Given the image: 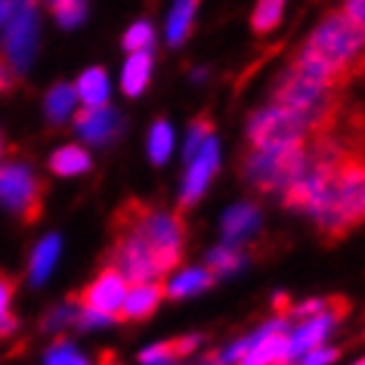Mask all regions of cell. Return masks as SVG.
<instances>
[{
	"instance_id": "cell-17",
	"label": "cell",
	"mask_w": 365,
	"mask_h": 365,
	"mask_svg": "<svg viewBox=\"0 0 365 365\" xmlns=\"http://www.w3.org/2000/svg\"><path fill=\"white\" fill-rule=\"evenodd\" d=\"M254 226H257V211H254L251 205H239V207H232V211L226 214L223 235H226V242H239L254 230Z\"/></svg>"
},
{
	"instance_id": "cell-16",
	"label": "cell",
	"mask_w": 365,
	"mask_h": 365,
	"mask_svg": "<svg viewBox=\"0 0 365 365\" xmlns=\"http://www.w3.org/2000/svg\"><path fill=\"white\" fill-rule=\"evenodd\" d=\"M78 99H84L87 106H103L108 99V78L103 68H87L84 75H81L78 87H75Z\"/></svg>"
},
{
	"instance_id": "cell-11",
	"label": "cell",
	"mask_w": 365,
	"mask_h": 365,
	"mask_svg": "<svg viewBox=\"0 0 365 365\" xmlns=\"http://www.w3.org/2000/svg\"><path fill=\"white\" fill-rule=\"evenodd\" d=\"M195 346H198V337L195 334L177 337V341H164V344H155L145 353H140V362L143 365H170V362L182 359V356H189Z\"/></svg>"
},
{
	"instance_id": "cell-31",
	"label": "cell",
	"mask_w": 365,
	"mask_h": 365,
	"mask_svg": "<svg viewBox=\"0 0 365 365\" xmlns=\"http://www.w3.org/2000/svg\"><path fill=\"white\" fill-rule=\"evenodd\" d=\"M6 19V0H0V22Z\"/></svg>"
},
{
	"instance_id": "cell-36",
	"label": "cell",
	"mask_w": 365,
	"mask_h": 365,
	"mask_svg": "<svg viewBox=\"0 0 365 365\" xmlns=\"http://www.w3.org/2000/svg\"><path fill=\"white\" fill-rule=\"evenodd\" d=\"M50 4H53V0H50Z\"/></svg>"
},
{
	"instance_id": "cell-1",
	"label": "cell",
	"mask_w": 365,
	"mask_h": 365,
	"mask_svg": "<svg viewBox=\"0 0 365 365\" xmlns=\"http://www.w3.org/2000/svg\"><path fill=\"white\" fill-rule=\"evenodd\" d=\"M297 56L313 62L316 68L346 87L353 78L365 75V25L353 22L344 10L328 13L297 50Z\"/></svg>"
},
{
	"instance_id": "cell-4",
	"label": "cell",
	"mask_w": 365,
	"mask_h": 365,
	"mask_svg": "<svg viewBox=\"0 0 365 365\" xmlns=\"http://www.w3.org/2000/svg\"><path fill=\"white\" fill-rule=\"evenodd\" d=\"M43 180L22 158H10L0 168V202L19 217L22 223H38L43 214Z\"/></svg>"
},
{
	"instance_id": "cell-20",
	"label": "cell",
	"mask_w": 365,
	"mask_h": 365,
	"mask_svg": "<svg viewBox=\"0 0 365 365\" xmlns=\"http://www.w3.org/2000/svg\"><path fill=\"white\" fill-rule=\"evenodd\" d=\"M282 13H285V0H257V6H254V13H251L254 34L276 31V25L282 22Z\"/></svg>"
},
{
	"instance_id": "cell-26",
	"label": "cell",
	"mask_w": 365,
	"mask_h": 365,
	"mask_svg": "<svg viewBox=\"0 0 365 365\" xmlns=\"http://www.w3.org/2000/svg\"><path fill=\"white\" fill-rule=\"evenodd\" d=\"M149 43H152V25L149 22H136V25H130V31L124 34V47L133 50V53L149 50Z\"/></svg>"
},
{
	"instance_id": "cell-13",
	"label": "cell",
	"mask_w": 365,
	"mask_h": 365,
	"mask_svg": "<svg viewBox=\"0 0 365 365\" xmlns=\"http://www.w3.org/2000/svg\"><path fill=\"white\" fill-rule=\"evenodd\" d=\"M198 4H202V0H177V4H173L170 19H168V41H170V47H180V43L189 38Z\"/></svg>"
},
{
	"instance_id": "cell-7",
	"label": "cell",
	"mask_w": 365,
	"mask_h": 365,
	"mask_svg": "<svg viewBox=\"0 0 365 365\" xmlns=\"http://www.w3.org/2000/svg\"><path fill=\"white\" fill-rule=\"evenodd\" d=\"M248 350L239 359V365H279L288 362V331H285V319L272 322L267 328H260L254 337H248Z\"/></svg>"
},
{
	"instance_id": "cell-14",
	"label": "cell",
	"mask_w": 365,
	"mask_h": 365,
	"mask_svg": "<svg viewBox=\"0 0 365 365\" xmlns=\"http://www.w3.org/2000/svg\"><path fill=\"white\" fill-rule=\"evenodd\" d=\"M149 71H152V56H149V50L133 53V56L127 59L124 78H121L124 93H127V96H140L143 90H145V84H149Z\"/></svg>"
},
{
	"instance_id": "cell-2",
	"label": "cell",
	"mask_w": 365,
	"mask_h": 365,
	"mask_svg": "<svg viewBox=\"0 0 365 365\" xmlns=\"http://www.w3.org/2000/svg\"><path fill=\"white\" fill-rule=\"evenodd\" d=\"M307 158V143L248 145L242 155V177L260 192H282L297 177Z\"/></svg>"
},
{
	"instance_id": "cell-19",
	"label": "cell",
	"mask_w": 365,
	"mask_h": 365,
	"mask_svg": "<svg viewBox=\"0 0 365 365\" xmlns=\"http://www.w3.org/2000/svg\"><path fill=\"white\" fill-rule=\"evenodd\" d=\"M75 103H78L75 87H68V84H56V87L50 90V96H47V118H50L53 124L68 121V115L75 112Z\"/></svg>"
},
{
	"instance_id": "cell-6",
	"label": "cell",
	"mask_w": 365,
	"mask_h": 365,
	"mask_svg": "<svg viewBox=\"0 0 365 365\" xmlns=\"http://www.w3.org/2000/svg\"><path fill=\"white\" fill-rule=\"evenodd\" d=\"M124 294H127V279L115 267H106L75 300H71V304L81 307L84 313L115 319L118 309H121V304H124Z\"/></svg>"
},
{
	"instance_id": "cell-12",
	"label": "cell",
	"mask_w": 365,
	"mask_h": 365,
	"mask_svg": "<svg viewBox=\"0 0 365 365\" xmlns=\"http://www.w3.org/2000/svg\"><path fill=\"white\" fill-rule=\"evenodd\" d=\"M214 285V276L202 269H182L177 279H170V285H164V297L170 300H180V297H189V294H198V291L211 288Z\"/></svg>"
},
{
	"instance_id": "cell-9",
	"label": "cell",
	"mask_w": 365,
	"mask_h": 365,
	"mask_svg": "<svg viewBox=\"0 0 365 365\" xmlns=\"http://www.w3.org/2000/svg\"><path fill=\"white\" fill-rule=\"evenodd\" d=\"M75 127H78V133L84 136L87 143L106 145V143L115 140L118 130H121V118H118L115 108H108L106 103L103 106H87V108H81L78 112Z\"/></svg>"
},
{
	"instance_id": "cell-22",
	"label": "cell",
	"mask_w": 365,
	"mask_h": 365,
	"mask_svg": "<svg viewBox=\"0 0 365 365\" xmlns=\"http://www.w3.org/2000/svg\"><path fill=\"white\" fill-rule=\"evenodd\" d=\"M170 145H173V130H170V124H168V121H158V124L152 127V133H149V158H152L155 164L168 161Z\"/></svg>"
},
{
	"instance_id": "cell-25",
	"label": "cell",
	"mask_w": 365,
	"mask_h": 365,
	"mask_svg": "<svg viewBox=\"0 0 365 365\" xmlns=\"http://www.w3.org/2000/svg\"><path fill=\"white\" fill-rule=\"evenodd\" d=\"M47 365H87V359H84V356H81L71 344L59 341V344L47 353Z\"/></svg>"
},
{
	"instance_id": "cell-3",
	"label": "cell",
	"mask_w": 365,
	"mask_h": 365,
	"mask_svg": "<svg viewBox=\"0 0 365 365\" xmlns=\"http://www.w3.org/2000/svg\"><path fill=\"white\" fill-rule=\"evenodd\" d=\"M334 130V127H331ZM328 133V127L313 121L304 112L285 106H267L251 115L248 121V145H272V143H309Z\"/></svg>"
},
{
	"instance_id": "cell-33",
	"label": "cell",
	"mask_w": 365,
	"mask_h": 365,
	"mask_svg": "<svg viewBox=\"0 0 365 365\" xmlns=\"http://www.w3.org/2000/svg\"><path fill=\"white\" fill-rule=\"evenodd\" d=\"M0 152H4V140H0Z\"/></svg>"
},
{
	"instance_id": "cell-15",
	"label": "cell",
	"mask_w": 365,
	"mask_h": 365,
	"mask_svg": "<svg viewBox=\"0 0 365 365\" xmlns=\"http://www.w3.org/2000/svg\"><path fill=\"white\" fill-rule=\"evenodd\" d=\"M87 168H90V155L81 149V145H62L50 158V170L59 173V177H78V173H84Z\"/></svg>"
},
{
	"instance_id": "cell-5",
	"label": "cell",
	"mask_w": 365,
	"mask_h": 365,
	"mask_svg": "<svg viewBox=\"0 0 365 365\" xmlns=\"http://www.w3.org/2000/svg\"><path fill=\"white\" fill-rule=\"evenodd\" d=\"M38 47V13L34 0H10L6 4V31H4V59L16 71L29 68Z\"/></svg>"
},
{
	"instance_id": "cell-23",
	"label": "cell",
	"mask_w": 365,
	"mask_h": 365,
	"mask_svg": "<svg viewBox=\"0 0 365 365\" xmlns=\"http://www.w3.org/2000/svg\"><path fill=\"white\" fill-rule=\"evenodd\" d=\"M53 16L59 19L62 29H75L87 16V0H53Z\"/></svg>"
},
{
	"instance_id": "cell-27",
	"label": "cell",
	"mask_w": 365,
	"mask_h": 365,
	"mask_svg": "<svg viewBox=\"0 0 365 365\" xmlns=\"http://www.w3.org/2000/svg\"><path fill=\"white\" fill-rule=\"evenodd\" d=\"M334 359H337L334 346H313V350L304 353V362L300 365H331Z\"/></svg>"
},
{
	"instance_id": "cell-10",
	"label": "cell",
	"mask_w": 365,
	"mask_h": 365,
	"mask_svg": "<svg viewBox=\"0 0 365 365\" xmlns=\"http://www.w3.org/2000/svg\"><path fill=\"white\" fill-rule=\"evenodd\" d=\"M164 300V282H140V285L127 288L124 294V304L121 309H118L115 319H121V322H136V319H145L152 316L155 309H158V304Z\"/></svg>"
},
{
	"instance_id": "cell-30",
	"label": "cell",
	"mask_w": 365,
	"mask_h": 365,
	"mask_svg": "<svg viewBox=\"0 0 365 365\" xmlns=\"http://www.w3.org/2000/svg\"><path fill=\"white\" fill-rule=\"evenodd\" d=\"M16 75H19V71H16L10 62L0 56V90H10V87L16 84Z\"/></svg>"
},
{
	"instance_id": "cell-28",
	"label": "cell",
	"mask_w": 365,
	"mask_h": 365,
	"mask_svg": "<svg viewBox=\"0 0 365 365\" xmlns=\"http://www.w3.org/2000/svg\"><path fill=\"white\" fill-rule=\"evenodd\" d=\"M13 291H16V282L6 276V272H0V316H4V313H6V307H10Z\"/></svg>"
},
{
	"instance_id": "cell-21",
	"label": "cell",
	"mask_w": 365,
	"mask_h": 365,
	"mask_svg": "<svg viewBox=\"0 0 365 365\" xmlns=\"http://www.w3.org/2000/svg\"><path fill=\"white\" fill-rule=\"evenodd\" d=\"M242 254L232 248V245H220L217 251H211L207 254V260H205V269L211 272V276L217 279V276H226V272H235L242 267Z\"/></svg>"
},
{
	"instance_id": "cell-34",
	"label": "cell",
	"mask_w": 365,
	"mask_h": 365,
	"mask_svg": "<svg viewBox=\"0 0 365 365\" xmlns=\"http://www.w3.org/2000/svg\"><path fill=\"white\" fill-rule=\"evenodd\" d=\"M356 365H365V359H359V362H356Z\"/></svg>"
},
{
	"instance_id": "cell-32",
	"label": "cell",
	"mask_w": 365,
	"mask_h": 365,
	"mask_svg": "<svg viewBox=\"0 0 365 365\" xmlns=\"http://www.w3.org/2000/svg\"><path fill=\"white\" fill-rule=\"evenodd\" d=\"M103 365H115V362H112V356H106V362H103Z\"/></svg>"
},
{
	"instance_id": "cell-18",
	"label": "cell",
	"mask_w": 365,
	"mask_h": 365,
	"mask_svg": "<svg viewBox=\"0 0 365 365\" xmlns=\"http://www.w3.org/2000/svg\"><path fill=\"white\" fill-rule=\"evenodd\" d=\"M56 257H59V235H47V239L34 248V257H31V282L34 285H41V282L50 276Z\"/></svg>"
},
{
	"instance_id": "cell-35",
	"label": "cell",
	"mask_w": 365,
	"mask_h": 365,
	"mask_svg": "<svg viewBox=\"0 0 365 365\" xmlns=\"http://www.w3.org/2000/svg\"><path fill=\"white\" fill-rule=\"evenodd\" d=\"M279 365H285V362H279Z\"/></svg>"
},
{
	"instance_id": "cell-8",
	"label": "cell",
	"mask_w": 365,
	"mask_h": 365,
	"mask_svg": "<svg viewBox=\"0 0 365 365\" xmlns=\"http://www.w3.org/2000/svg\"><path fill=\"white\" fill-rule=\"evenodd\" d=\"M192 161V168H189L186 173V182H182V198H180V211H186V207H192L198 198L205 195V189H207V182H211V177L217 173V143L214 140H207L202 149L195 152V158H189Z\"/></svg>"
},
{
	"instance_id": "cell-24",
	"label": "cell",
	"mask_w": 365,
	"mask_h": 365,
	"mask_svg": "<svg viewBox=\"0 0 365 365\" xmlns=\"http://www.w3.org/2000/svg\"><path fill=\"white\" fill-rule=\"evenodd\" d=\"M211 133H214V121L207 115L192 121V127H189V143H186V158H195V152L211 140Z\"/></svg>"
},
{
	"instance_id": "cell-29",
	"label": "cell",
	"mask_w": 365,
	"mask_h": 365,
	"mask_svg": "<svg viewBox=\"0 0 365 365\" xmlns=\"http://www.w3.org/2000/svg\"><path fill=\"white\" fill-rule=\"evenodd\" d=\"M344 13L350 16L353 22L365 25V0H344Z\"/></svg>"
}]
</instances>
